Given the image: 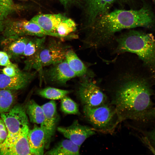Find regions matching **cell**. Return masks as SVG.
I'll return each instance as SVG.
<instances>
[{"instance_id":"obj_13","label":"cell","mask_w":155,"mask_h":155,"mask_svg":"<svg viewBox=\"0 0 155 155\" xmlns=\"http://www.w3.org/2000/svg\"><path fill=\"white\" fill-rule=\"evenodd\" d=\"M116 0H86L88 27L90 28L100 16L109 12Z\"/></svg>"},{"instance_id":"obj_18","label":"cell","mask_w":155,"mask_h":155,"mask_svg":"<svg viewBox=\"0 0 155 155\" xmlns=\"http://www.w3.org/2000/svg\"><path fill=\"white\" fill-rule=\"evenodd\" d=\"M45 41L44 36L30 39L27 43L23 54L27 58L26 62L27 69L32 68L34 64L38 63L39 52Z\"/></svg>"},{"instance_id":"obj_3","label":"cell","mask_w":155,"mask_h":155,"mask_svg":"<svg viewBox=\"0 0 155 155\" xmlns=\"http://www.w3.org/2000/svg\"><path fill=\"white\" fill-rule=\"evenodd\" d=\"M116 40L117 45L114 53L129 52L135 54L152 71L155 72V38L152 34L130 30L116 38Z\"/></svg>"},{"instance_id":"obj_23","label":"cell","mask_w":155,"mask_h":155,"mask_svg":"<svg viewBox=\"0 0 155 155\" xmlns=\"http://www.w3.org/2000/svg\"><path fill=\"white\" fill-rule=\"evenodd\" d=\"M70 92L68 90L51 87L39 90L37 94L41 96L51 100L61 99Z\"/></svg>"},{"instance_id":"obj_4","label":"cell","mask_w":155,"mask_h":155,"mask_svg":"<svg viewBox=\"0 0 155 155\" xmlns=\"http://www.w3.org/2000/svg\"><path fill=\"white\" fill-rule=\"evenodd\" d=\"M83 110L94 129L101 132H112L120 122L114 106L106 103L95 107L84 105Z\"/></svg>"},{"instance_id":"obj_32","label":"cell","mask_w":155,"mask_h":155,"mask_svg":"<svg viewBox=\"0 0 155 155\" xmlns=\"http://www.w3.org/2000/svg\"><path fill=\"white\" fill-rule=\"evenodd\" d=\"M149 139L155 149V130L150 133Z\"/></svg>"},{"instance_id":"obj_10","label":"cell","mask_w":155,"mask_h":155,"mask_svg":"<svg viewBox=\"0 0 155 155\" xmlns=\"http://www.w3.org/2000/svg\"><path fill=\"white\" fill-rule=\"evenodd\" d=\"M29 129V125H26L13 140L6 144H0V155H32L28 139Z\"/></svg>"},{"instance_id":"obj_25","label":"cell","mask_w":155,"mask_h":155,"mask_svg":"<svg viewBox=\"0 0 155 155\" xmlns=\"http://www.w3.org/2000/svg\"><path fill=\"white\" fill-rule=\"evenodd\" d=\"M61 109L65 114L79 115L78 104L72 99L67 96L61 99Z\"/></svg>"},{"instance_id":"obj_1","label":"cell","mask_w":155,"mask_h":155,"mask_svg":"<svg viewBox=\"0 0 155 155\" xmlns=\"http://www.w3.org/2000/svg\"><path fill=\"white\" fill-rule=\"evenodd\" d=\"M127 61L115 67L107 83L113 89V104L120 122L143 121L150 109L151 90L147 81Z\"/></svg>"},{"instance_id":"obj_8","label":"cell","mask_w":155,"mask_h":155,"mask_svg":"<svg viewBox=\"0 0 155 155\" xmlns=\"http://www.w3.org/2000/svg\"><path fill=\"white\" fill-rule=\"evenodd\" d=\"M68 47L60 42L55 40L45 44L41 49L38 57V71L42 70L43 67L53 65L65 59Z\"/></svg>"},{"instance_id":"obj_21","label":"cell","mask_w":155,"mask_h":155,"mask_svg":"<svg viewBox=\"0 0 155 155\" xmlns=\"http://www.w3.org/2000/svg\"><path fill=\"white\" fill-rule=\"evenodd\" d=\"M26 114L31 123L41 124L44 119V113L42 106L31 100L25 107Z\"/></svg>"},{"instance_id":"obj_30","label":"cell","mask_w":155,"mask_h":155,"mask_svg":"<svg viewBox=\"0 0 155 155\" xmlns=\"http://www.w3.org/2000/svg\"><path fill=\"white\" fill-rule=\"evenodd\" d=\"M0 3L5 6L10 7H17L12 0H0Z\"/></svg>"},{"instance_id":"obj_15","label":"cell","mask_w":155,"mask_h":155,"mask_svg":"<svg viewBox=\"0 0 155 155\" xmlns=\"http://www.w3.org/2000/svg\"><path fill=\"white\" fill-rule=\"evenodd\" d=\"M30 39L25 36L3 38L1 45L4 51L9 57L16 58L23 55L26 46Z\"/></svg>"},{"instance_id":"obj_14","label":"cell","mask_w":155,"mask_h":155,"mask_svg":"<svg viewBox=\"0 0 155 155\" xmlns=\"http://www.w3.org/2000/svg\"><path fill=\"white\" fill-rule=\"evenodd\" d=\"M35 72L21 71L13 76L0 74V89L14 90L23 88L34 78Z\"/></svg>"},{"instance_id":"obj_22","label":"cell","mask_w":155,"mask_h":155,"mask_svg":"<svg viewBox=\"0 0 155 155\" xmlns=\"http://www.w3.org/2000/svg\"><path fill=\"white\" fill-rule=\"evenodd\" d=\"M13 91L0 89V114L8 112L14 106L16 97Z\"/></svg>"},{"instance_id":"obj_27","label":"cell","mask_w":155,"mask_h":155,"mask_svg":"<svg viewBox=\"0 0 155 155\" xmlns=\"http://www.w3.org/2000/svg\"><path fill=\"white\" fill-rule=\"evenodd\" d=\"M3 73L9 76H13L18 73L21 71L16 65L6 66L2 69Z\"/></svg>"},{"instance_id":"obj_24","label":"cell","mask_w":155,"mask_h":155,"mask_svg":"<svg viewBox=\"0 0 155 155\" xmlns=\"http://www.w3.org/2000/svg\"><path fill=\"white\" fill-rule=\"evenodd\" d=\"M76 28V25L73 20L67 18L59 23L56 28V32L60 38H62L75 31Z\"/></svg>"},{"instance_id":"obj_20","label":"cell","mask_w":155,"mask_h":155,"mask_svg":"<svg viewBox=\"0 0 155 155\" xmlns=\"http://www.w3.org/2000/svg\"><path fill=\"white\" fill-rule=\"evenodd\" d=\"M65 60L76 76L83 77L87 74L88 70L86 66L73 50L69 49L67 50Z\"/></svg>"},{"instance_id":"obj_5","label":"cell","mask_w":155,"mask_h":155,"mask_svg":"<svg viewBox=\"0 0 155 155\" xmlns=\"http://www.w3.org/2000/svg\"><path fill=\"white\" fill-rule=\"evenodd\" d=\"M2 32L3 38L26 35L39 37L49 36L60 38L57 33L47 32L36 23L25 20H7Z\"/></svg>"},{"instance_id":"obj_26","label":"cell","mask_w":155,"mask_h":155,"mask_svg":"<svg viewBox=\"0 0 155 155\" xmlns=\"http://www.w3.org/2000/svg\"><path fill=\"white\" fill-rule=\"evenodd\" d=\"M18 7H10L0 3V32L3 30L8 16L17 10Z\"/></svg>"},{"instance_id":"obj_12","label":"cell","mask_w":155,"mask_h":155,"mask_svg":"<svg viewBox=\"0 0 155 155\" xmlns=\"http://www.w3.org/2000/svg\"><path fill=\"white\" fill-rule=\"evenodd\" d=\"M52 65L46 71L45 75L47 78L52 83L65 84L68 81L76 76L65 59Z\"/></svg>"},{"instance_id":"obj_2","label":"cell","mask_w":155,"mask_h":155,"mask_svg":"<svg viewBox=\"0 0 155 155\" xmlns=\"http://www.w3.org/2000/svg\"><path fill=\"white\" fill-rule=\"evenodd\" d=\"M154 22L152 13L146 5L137 10L108 12L99 17L90 28L87 43L88 47L99 48L109 43L118 32L138 27H150Z\"/></svg>"},{"instance_id":"obj_19","label":"cell","mask_w":155,"mask_h":155,"mask_svg":"<svg viewBox=\"0 0 155 155\" xmlns=\"http://www.w3.org/2000/svg\"><path fill=\"white\" fill-rule=\"evenodd\" d=\"M80 147L69 139L59 142L44 154L51 155H79Z\"/></svg>"},{"instance_id":"obj_34","label":"cell","mask_w":155,"mask_h":155,"mask_svg":"<svg viewBox=\"0 0 155 155\" xmlns=\"http://www.w3.org/2000/svg\"><path fill=\"white\" fill-rule=\"evenodd\" d=\"M124 0V1H125L126 0Z\"/></svg>"},{"instance_id":"obj_17","label":"cell","mask_w":155,"mask_h":155,"mask_svg":"<svg viewBox=\"0 0 155 155\" xmlns=\"http://www.w3.org/2000/svg\"><path fill=\"white\" fill-rule=\"evenodd\" d=\"M66 18L64 15L60 13L41 14L34 16L30 20L36 23L47 32L57 33L56 32L57 27Z\"/></svg>"},{"instance_id":"obj_6","label":"cell","mask_w":155,"mask_h":155,"mask_svg":"<svg viewBox=\"0 0 155 155\" xmlns=\"http://www.w3.org/2000/svg\"><path fill=\"white\" fill-rule=\"evenodd\" d=\"M0 116L8 133L6 139L1 144V145L6 144L12 141L19 135L23 127L29 124L25 108L21 104L14 105L9 111L1 114Z\"/></svg>"},{"instance_id":"obj_28","label":"cell","mask_w":155,"mask_h":155,"mask_svg":"<svg viewBox=\"0 0 155 155\" xmlns=\"http://www.w3.org/2000/svg\"><path fill=\"white\" fill-rule=\"evenodd\" d=\"M0 65L6 67L15 66L16 65L11 62L6 52L4 51H0Z\"/></svg>"},{"instance_id":"obj_11","label":"cell","mask_w":155,"mask_h":155,"mask_svg":"<svg viewBox=\"0 0 155 155\" xmlns=\"http://www.w3.org/2000/svg\"><path fill=\"white\" fill-rule=\"evenodd\" d=\"M57 130L80 147L87 138L95 134L94 129L80 124L77 120L69 126L58 127Z\"/></svg>"},{"instance_id":"obj_9","label":"cell","mask_w":155,"mask_h":155,"mask_svg":"<svg viewBox=\"0 0 155 155\" xmlns=\"http://www.w3.org/2000/svg\"><path fill=\"white\" fill-rule=\"evenodd\" d=\"M44 113V119L40 127L43 129L45 135V148L48 149L54 135L59 116L55 101L52 100L42 106Z\"/></svg>"},{"instance_id":"obj_29","label":"cell","mask_w":155,"mask_h":155,"mask_svg":"<svg viewBox=\"0 0 155 155\" xmlns=\"http://www.w3.org/2000/svg\"><path fill=\"white\" fill-rule=\"evenodd\" d=\"M7 131L3 120L0 119V144L3 143L6 139Z\"/></svg>"},{"instance_id":"obj_33","label":"cell","mask_w":155,"mask_h":155,"mask_svg":"<svg viewBox=\"0 0 155 155\" xmlns=\"http://www.w3.org/2000/svg\"><path fill=\"white\" fill-rule=\"evenodd\" d=\"M155 3V0H152Z\"/></svg>"},{"instance_id":"obj_31","label":"cell","mask_w":155,"mask_h":155,"mask_svg":"<svg viewBox=\"0 0 155 155\" xmlns=\"http://www.w3.org/2000/svg\"><path fill=\"white\" fill-rule=\"evenodd\" d=\"M61 3L65 7H67L72 3L78 1V0H59Z\"/></svg>"},{"instance_id":"obj_7","label":"cell","mask_w":155,"mask_h":155,"mask_svg":"<svg viewBox=\"0 0 155 155\" xmlns=\"http://www.w3.org/2000/svg\"><path fill=\"white\" fill-rule=\"evenodd\" d=\"M80 83L78 94L84 104L90 106H99L106 103L107 97L94 82L86 77Z\"/></svg>"},{"instance_id":"obj_16","label":"cell","mask_w":155,"mask_h":155,"mask_svg":"<svg viewBox=\"0 0 155 155\" xmlns=\"http://www.w3.org/2000/svg\"><path fill=\"white\" fill-rule=\"evenodd\" d=\"M28 139L32 155L44 154L45 135L44 131L41 127L35 124L33 128L29 131Z\"/></svg>"},{"instance_id":"obj_35","label":"cell","mask_w":155,"mask_h":155,"mask_svg":"<svg viewBox=\"0 0 155 155\" xmlns=\"http://www.w3.org/2000/svg\"></svg>"}]
</instances>
